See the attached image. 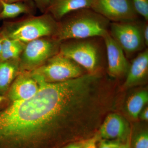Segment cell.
<instances>
[{
    "label": "cell",
    "mask_w": 148,
    "mask_h": 148,
    "mask_svg": "<svg viewBox=\"0 0 148 148\" xmlns=\"http://www.w3.org/2000/svg\"><path fill=\"white\" fill-rule=\"evenodd\" d=\"M32 98L13 102L0 112V148L30 140L70 116L89 118L95 101V79L90 74L62 82L37 81Z\"/></svg>",
    "instance_id": "cell-1"
},
{
    "label": "cell",
    "mask_w": 148,
    "mask_h": 148,
    "mask_svg": "<svg viewBox=\"0 0 148 148\" xmlns=\"http://www.w3.org/2000/svg\"><path fill=\"white\" fill-rule=\"evenodd\" d=\"M108 20L94 11L81 10L76 14L58 22V31L54 38L63 42L103 37L108 33Z\"/></svg>",
    "instance_id": "cell-2"
},
{
    "label": "cell",
    "mask_w": 148,
    "mask_h": 148,
    "mask_svg": "<svg viewBox=\"0 0 148 148\" xmlns=\"http://www.w3.org/2000/svg\"><path fill=\"white\" fill-rule=\"evenodd\" d=\"M58 22L49 13L29 16L13 22H4L0 28V35L3 38L17 40L27 43L45 37H55Z\"/></svg>",
    "instance_id": "cell-3"
},
{
    "label": "cell",
    "mask_w": 148,
    "mask_h": 148,
    "mask_svg": "<svg viewBox=\"0 0 148 148\" xmlns=\"http://www.w3.org/2000/svg\"><path fill=\"white\" fill-rule=\"evenodd\" d=\"M31 73L36 79L47 83L62 82L84 75L81 66L59 52Z\"/></svg>",
    "instance_id": "cell-4"
},
{
    "label": "cell",
    "mask_w": 148,
    "mask_h": 148,
    "mask_svg": "<svg viewBox=\"0 0 148 148\" xmlns=\"http://www.w3.org/2000/svg\"><path fill=\"white\" fill-rule=\"evenodd\" d=\"M61 42L53 37H45L26 43L19 58V66L34 71L59 52Z\"/></svg>",
    "instance_id": "cell-5"
},
{
    "label": "cell",
    "mask_w": 148,
    "mask_h": 148,
    "mask_svg": "<svg viewBox=\"0 0 148 148\" xmlns=\"http://www.w3.org/2000/svg\"><path fill=\"white\" fill-rule=\"evenodd\" d=\"M61 42L59 52L84 68L89 73H97L100 53L97 46L90 41L71 40Z\"/></svg>",
    "instance_id": "cell-6"
},
{
    "label": "cell",
    "mask_w": 148,
    "mask_h": 148,
    "mask_svg": "<svg viewBox=\"0 0 148 148\" xmlns=\"http://www.w3.org/2000/svg\"><path fill=\"white\" fill-rule=\"evenodd\" d=\"M133 21L113 22L110 26L111 36L128 54L141 50L145 45L143 28Z\"/></svg>",
    "instance_id": "cell-7"
},
{
    "label": "cell",
    "mask_w": 148,
    "mask_h": 148,
    "mask_svg": "<svg viewBox=\"0 0 148 148\" xmlns=\"http://www.w3.org/2000/svg\"><path fill=\"white\" fill-rule=\"evenodd\" d=\"M90 8L113 22L134 21L138 14L131 0H92Z\"/></svg>",
    "instance_id": "cell-8"
},
{
    "label": "cell",
    "mask_w": 148,
    "mask_h": 148,
    "mask_svg": "<svg viewBox=\"0 0 148 148\" xmlns=\"http://www.w3.org/2000/svg\"><path fill=\"white\" fill-rule=\"evenodd\" d=\"M103 38L107 51L109 74L115 78L126 75L129 69V64L122 49L108 32Z\"/></svg>",
    "instance_id": "cell-9"
},
{
    "label": "cell",
    "mask_w": 148,
    "mask_h": 148,
    "mask_svg": "<svg viewBox=\"0 0 148 148\" xmlns=\"http://www.w3.org/2000/svg\"><path fill=\"white\" fill-rule=\"evenodd\" d=\"M129 125L123 117L118 114H110L100 127L99 133L105 140H125L130 135Z\"/></svg>",
    "instance_id": "cell-10"
},
{
    "label": "cell",
    "mask_w": 148,
    "mask_h": 148,
    "mask_svg": "<svg viewBox=\"0 0 148 148\" xmlns=\"http://www.w3.org/2000/svg\"><path fill=\"white\" fill-rule=\"evenodd\" d=\"M40 85L31 73L23 72L18 75L11 87L9 97L12 102L23 101L36 94Z\"/></svg>",
    "instance_id": "cell-11"
},
{
    "label": "cell",
    "mask_w": 148,
    "mask_h": 148,
    "mask_svg": "<svg viewBox=\"0 0 148 148\" xmlns=\"http://www.w3.org/2000/svg\"><path fill=\"white\" fill-rule=\"evenodd\" d=\"M148 72V50L139 53L129 66L123 87L128 88L140 84L147 78Z\"/></svg>",
    "instance_id": "cell-12"
},
{
    "label": "cell",
    "mask_w": 148,
    "mask_h": 148,
    "mask_svg": "<svg viewBox=\"0 0 148 148\" xmlns=\"http://www.w3.org/2000/svg\"><path fill=\"white\" fill-rule=\"evenodd\" d=\"M92 0H53L47 10L56 20L73 12L90 8Z\"/></svg>",
    "instance_id": "cell-13"
},
{
    "label": "cell",
    "mask_w": 148,
    "mask_h": 148,
    "mask_svg": "<svg viewBox=\"0 0 148 148\" xmlns=\"http://www.w3.org/2000/svg\"><path fill=\"white\" fill-rule=\"evenodd\" d=\"M19 59L0 61V91H4L9 87L18 73Z\"/></svg>",
    "instance_id": "cell-14"
},
{
    "label": "cell",
    "mask_w": 148,
    "mask_h": 148,
    "mask_svg": "<svg viewBox=\"0 0 148 148\" xmlns=\"http://www.w3.org/2000/svg\"><path fill=\"white\" fill-rule=\"evenodd\" d=\"M0 61L19 59L26 43L17 40L3 38Z\"/></svg>",
    "instance_id": "cell-15"
},
{
    "label": "cell",
    "mask_w": 148,
    "mask_h": 148,
    "mask_svg": "<svg viewBox=\"0 0 148 148\" xmlns=\"http://www.w3.org/2000/svg\"><path fill=\"white\" fill-rule=\"evenodd\" d=\"M148 102V92L142 90L134 93L127 99L126 109L130 116L138 119L145 106Z\"/></svg>",
    "instance_id": "cell-16"
},
{
    "label": "cell",
    "mask_w": 148,
    "mask_h": 148,
    "mask_svg": "<svg viewBox=\"0 0 148 148\" xmlns=\"http://www.w3.org/2000/svg\"><path fill=\"white\" fill-rule=\"evenodd\" d=\"M0 21L15 18L22 14L31 12L30 8L27 5L20 2L8 3L0 0Z\"/></svg>",
    "instance_id": "cell-17"
},
{
    "label": "cell",
    "mask_w": 148,
    "mask_h": 148,
    "mask_svg": "<svg viewBox=\"0 0 148 148\" xmlns=\"http://www.w3.org/2000/svg\"><path fill=\"white\" fill-rule=\"evenodd\" d=\"M132 148H148V132L143 130L138 133L131 141Z\"/></svg>",
    "instance_id": "cell-18"
},
{
    "label": "cell",
    "mask_w": 148,
    "mask_h": 148,
    "mask_svg": "<svg viewBox=\"0 0 148 148\" xmlns=\"http://www.w3.org/2000/svg\"><path fill=\"white\" fill-rule=\"evenodd\" d=\"M133 7L138 14L148 20V0H131Z\"/></svg>",
    "instance_id": "cell-19"
},
{
    "label": "cell",
    "mask_w": 148,
    "mask_h": 148,
    "mask_svg": "<svg viewBox=\"0 0 148 148\" xmlns=\"http://www.w3.org/2000/svg\"><path fill=\"white\" fill-rule=\"evenodd\" d=\"M121 144L119 140L103 139L100 141L98 148H118Z\"/></svg>",
    "instance_id": "cell-20"
},
{
    "label": "cell",
    "mask_w": 148,
    "mask_h": 148,
    "mask_svg": "<svg viewBox=\"0 0 148 148\" xmlns=\"http://www.w3.org/2000/svg\"><path fill=\"white\" fill-rule=\"evenodd\" d=\"M99 136L96 135L86 141H84L83 148H98L97 142Z\"/></svg>",
    "instance_id": "cell-21"
},
{
    "label": "cell",
    "mask_w": 148,
    "mask_h": 148,
    "mask_svg": "<svg viewBox=\"0 0 148 148\" xmlns=\"http://www.w3.org/2000/svg\"><path fill=\"white\" fill-rule=\"evenodd\" d=\"M37 6L41 10L47 9L53 0H34Z\"/></svg>",
    "instance_id": "cell-22"
},
{
    "label": "cell",
    "mask_w": 148,
    "mask_h": 148,
    "mask_svg": "<svg viewBox=\"0 0 148 148\" xmlns=\"http://www.w3.org/2000/svg\"><path fill=\"white\" fill-rule=\"evenodd\" d=\"M143 38L145 45H148V26L147 24H145L143 28Z\"/></svg>",
    "instance_id": "cell-23"
},
{
    "label": "cell",
    "mask_w": 148,
    "mask_h": 148,
    "mask_svg": "<svg viewBox=\"0 0 148 148\" xmlns=\"http://www.w3.org/2000/svg\"><path fill=\"white\" fill-rule=\"evenodd\" d=\"M130 135L126 139V141L123 143H121L118 148H132L131 147V138Z\"/></svg>",
    "instance_id": "cell-24"
},
{
    "label": "cell",
    "mask_w": 148,
    "mask_h": 148,
    "mask_svg": "<svg viewBox=\"0 0 148 148\" xmlns=\"http://www.w3.org/2000/svg\"><path fill=\"white\" fill-rule=\"evenodd\" d=\"M140 119L145 121H148V107L143 110L140 113Z\"/></svg>",
    "instance_id": "cell-25"
},
{
    "label": "cell",
    "mask_w": 148,
    "mask_h": 148,
    "mask_svg": "<svg viewBox=\"0 0 148 148\" xmlns=\"http://www.w3.org/2000/svg\"><path fill=\"white\" fill-rule=\"evenodd\" d=\"M84 142L73 143L70 144L69 145L66 146L64 148H83Z\"/></svg>",
    "instance_id": "cell-26"
},
{
    "label": "cell",
    "mask_w": 148,
    "mask_h": 148,
    "mask_svg": "<svg viewBox=\"0 0 148 148\" xmlns=\"http://www.w3.org/2000/svg\"><path fill=\"white\" fill-rule=\"evenodd\" d=\"M5 2L8 3H16L20 2L22 1H27V0H4Z\"/></svg>",
    "instance_id": "cell-27"
},
{
    "label": "cell",
    "mask_w": 148,
    "mask_h": 148,
    "mask_svg": "<svg viewBox=\"0 0 148 148\" xmlns=\"http://www.w3.org/2000/svg\"><path fill=\"white\" fill-rule=\"evenodd\" d=\"M3 38L0 35V55H1V52L3 42Z\"/></svg>",
    "instance_id": "cell-28"
},
{
    "label": "cell",
    "mask_w": 148,
    "mask_h": 148,
    "mask_svg": "<svg viewBox=\"0 0 148 148\" xmlns=\"http://www.w3.org/2000/svg\"><path fill=\"white\" fill-rule=\"evenodd\" d=\"M3 99V98L2 96H0V102H1Z\"/></svg>",
    "instance_id": "cell-29"
}]
</instances>
